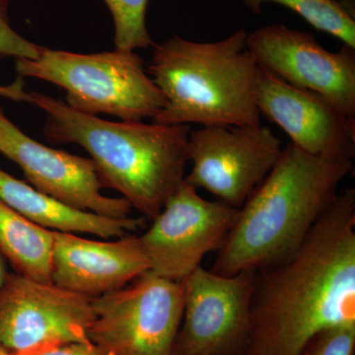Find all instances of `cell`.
<instances>
[{
    "mask_svg": "<svg viewBox=\"0 0 355 355\" xmlns=\"http://www.w3.org/2000/svg\"><path fill=\"white\" fill-rule=\"evenodd\" d=\"M355 328V190L340 193L297 249L256 272L245 355H300L320 331Z\"/></svg>",
    "mask_w": 355,
    "mask_h": 355,
    "instance_id": "obj_1",
    "label": "cell"
},
{
    "mask_svg": "<svg viewBox=\"0 0 355 355\" xmlns=\"http://www.w3.org/2000/svg\"><path fill=\"white\" fill-rule=\"evenodd\" d=\"M29 97L46 113V139L83 147L103 187L119 191L144 217L157 216L183 184L190 162V125L110 121L42 93L31 91Z\"/></svg>",
    "mask_w": 355,
    "mask_h": 355,
    "instance_id": "obj_2",
    "label": "cell"
},
{
    "mask_svg": "<svg viewBox=\"0 0 355 355\" xmlns=\"http://www.w3.org/2000/svg\"><path fill=\"white\" fill-rule=\"evenodd\" d=\"M352 168V159L312 155L289 144L239 209L209 270L230 277L286 258L338 197Z\"/></svg>",
    "mask_w": 355,
    "mask_h": 355,
    "instance_id": "obj_3",
    "label": "cell"
},
{
    "mask_svg": "<svg viewBox=\"0 0 355 355\" xmlns=\"http://www.w3.org/2000/svg\"><path fill=\"white\" fill-rule=\"evenodd\" d=\"M247 36L239 29L212 43L174 36L155 44L147 73L166 104L154 123L260 125L254 94L258 64L248 50Z\"/></svg>",
    "mask_w": 355,
    "mask_h": 355,
    "instance_id": "obj_4",
    "label": "cell"
},
{
    "mask_svg": "<svg viewBox=\"0 0 355 355\" xmlns=\"http://www.w3.org/2000/svg\"><path fill=\"white\" fill-rule=\"evenodd\" d=\"M20 77L42 79L64 89L65 103L81 113L107 114L123 121L155 119L164 95L135 51L76 53L43 48L37 60L17 58Z\"/></svg>",
    "mask_w": 355,
    "mask_h": 355,
    "instance_id": "obj_5",
    "label": "cell"
},
{
    "mask_svg": "<svg viewBox=\"0 0 355 355\" xmlns=\"http://www.w3.org/2000/svg\"><path fill=\"white\" fill-rule=\"evenodd\" d=\"M184 284L151 272L132 286L92 298L90 342L114 355H175Z\"/></svg>",
    "mask_w": 355,
    "mask_h": 355,
    "instance_id": "obj_6",
    "label": "cell"
},
{
    "mask_svg": "<svg viewBox=\"0 0 355 355\" xmlns=\"http://www.w3.org/2000/svg\"><path fill=\"white\" fill-rule=\"evenodd\" d=\"M92 297L8 273L0 291V347L17 354L90 342Z\"/></svg>",
    "mask_w": 355,
    "mask_h": 355,
    "instance_id": "obj_7",
    "label": "cell"
},
{
    "mask_svg": "<svg viewBox=\"0 0 355 355\" xmlns=\"http://www.w3.org/2000/svg\"><path fill=\"white\" fill-rule=\"evenodd\" d=\"M282 153L279 137L261 125L202 127L189 137L191 170L184 181L240 209Z\"/></svg>",
    "mask_w": 355,
    "mask_h": 355,
    "instance_id": "obj_8",
    "label": "cell"
},
{
    "mask_svg": "<svg viewBox=\"0 0 355 355\" xmlns=\"http://www.w3.org/2000/svg\"><path fill=\"white\" fill-rule=\"evenodd\" d=\"M257 270L216 275L198 266L183 280L175 355H245Z\"/></svg>",
    "mask_w": 355,
    "mask_h": 355,
    "instance_id": "obj_9",
    "label": "cell"
},
{
    "mask_svg": "<svg viewBox=\"0 0 355 355\" xmlns=\"http://www.w3.org/2000/svg\"><path fill=\"white\" fill-rule=\"evenodd\" d=\"M239 209L200 197L186 181L170 197L151 227L139 236L151 272L182 282L207 254L218 252Z\"/></svg>",
    "mask_w": 355,
    "mask_h": 355,
    "instance_id": "obj_10",
    "label": "cell"
},
{
    "mask_svg": "<svg viewBox=\"0 0 355 355\" xmlns=\"http://www.w3.org/2000/svg\"><path fill=\"white\" fill-rule=\"evenodd\" d=\"M247 48L258 67L294 87L323 96L355 123V49L331 53L314 35L282 24L248 33Z\"/></svg>",
    "mask_w": 355,
    "mask_h": 355,
    "instance_id": "obj_11",
    "label": "cell"
},
{
    "mask_svg": "<svg viewBox=\"0 0 355 355\" xmlns=\"http://www.w3.org/2000/svg\"><path fill=\"white\" fill-rule=\"evenodd\" d=\"M0 153L19 166L36 190L74 209L127 218L132 207L123 198L103 195L94 161L40 144L14 125L0 109Z\"/></svg>",
    "mask_w": 355,
    "mask_h": 355,
    "instance_id": "obj_12",
    "label": "cell"
},
{
    "mask_svg": "<svg viewBox=\"0 0 355 355\" xmlns=\"http://www.w3.org/2000/svg\"><path fill=\"white\" fill-rule=\"evenodd\" d=\"M254 102L291 144L312 155L354 159L355 123L323 96L294 87L258 67Z\"/></svg>",
    "mask_w": 355,
    "mask_h": 355,
    "instance_id": "obj_13",
    "label": "cell"
},
{
    "mask_svg": "<svg viewBox=\"0 0 355 355\" xmlns=\"http://www.w3.org/2000/svg\"><path fill=\"white\" fill-rule=\"evenodd\" d=\"M51 282L88 297L123 288L150 270L139 236L96 241L74 233L53 231Z\"/></svg>",
    "mask_w": 355,
    "mask_h": 355,
    "instance_id": "obj_14",
    "label": "cell"
},
{
    "mask_svg": "<svg viewBox=\"0 0 355 355\" xmlns=\"http://www.w3.org/2000/svg\"><path fill=\"white\" fill-rule=\"evenodd\" d=\"M0 200L28 220L49 230L85 233L110 239L144 227L146 217L112 218L74 209L0 169Z\"/></svg>",
    "mask_w": 355,
    "mask_h": 355,
    "instance_id": "obj_15",
    "label": "cell"
},
{
    "mask_svg": "<svg viewBox=\"0 0 355 355\" xmlns=\"http://www.w3.org/2000/svg\"><path fill=\"white\" fill-rule=\"evenodd\" d=\"M53 231L21 216L0 200V252L15 272L23 277L51 282Z\"/></svg>",
    "mask_w": 355,
    "mask_h": 355,
    "instance_id": "obj_16",
    "label": "cell"
},
{
    "mask_svg": "<svg viewBox=\"0 0 355 355\" xmlns=\"http://www.w3.org/2000/svg\"><path fill=\"white\" fill-rule=\"evenodd\" d=\"M280 4L291 9L317 29L355 49V19L336 0H244L248 8L261 13L263 3Z\"/></svg>",
    "mask_w": 355,
    "mask_h": 355,
    "instance_id": "obj_17",
    "label": "cell"
},
{
    "mask_svg": "<svg viewBox=\"0 0 355 355\" xmlns=\"http://www.w3.org/2000/svg\"><path fill=\"white\" fill-rule=\"evenodd\" d=\"M108 7L114 25L116 50L135 51L153 46L146 26L149 0H103Z\"/></svg>",
    "mask_w": 355,
    "mask_h": 355,
    "instance_id": "obj_18",
    "label": "cell"
},
{
    "mask_svg": "<svg viewBox=\"0 0 355 355\" xmlns=\"http://www.w3.org/2000/svg\"><path fill=\"white\" fill-rule=\"evenodd\" d=\"M355 328L320 331L306 343L300 355H354Z\"/></svg>",
    "mask_w": 355,
    "mask_h": 355,
    "instance_id": "obj_19",
    "label": "cell"
},
{
    "mask_svg": "<svg viewBox=\"0 0 355 355\" xmlns=\"http://www.w3.org/2000/svg\"><path fill=\"white\" fill-rule=\"evenodd\" d=\"M8 0H0V53L3 57L37 60L44 46L28 41L11 26Z\"/></svg>",
    "mask_w": 355,
    "mask_h": 355,
    "instance_id": "obj_20",
    "label": "cell"
},
{
    "mask_svg": "<svg viewBox=\"0 0 355 355\" xmlns=\"http://www.w3.org/2000/svg\"><path fill=\"white\" fill-rule=\"evenodd\" d=\"M9 355H114L92 342L71 343L48 349Z\"/></svg>",
    "mask_w": 355,
    "mask_h": 355,
    "instance_id": "obj_21",
    "label": "cell"
},
{
    "mask_svg": "<svg viewBox=\"0 0 355 355\" xmlns=\"http://www.w3.org/2000/svg\"><path fill=\"white\" fill-rule=\"evenodd\" d=\"M2 58L4 57L0 53V60ZM24 85L22 77L16 79L13 83L9 84V85L0 84V97L7 98V99L13 100L15 102L29 103V92H26Z\"/></svg>",
    "mask_w": 355,
    "mask_h": 355,
    "instance_id": "obj_22",
    "label": "cell"
},
{
    "mask_svg": "<svg viewBox=\"0 0 355 355\" xmlns=\"http://www.w3.org/2000/svg\"><path fill=\"white\" fill-rule=\"evenodd\" d=\"M8 273L9 272H7L6 258H4L3 254L0 252V291H1L4 282H6Z\"/></svg>",
    "mask_w": 355,
    "mask_h": 355,
    "instance_id": "obj_23",
    "label": "cell"
},
{
    "mask_svg": "<svg viewBox=\"0 0 355 355\" xmlns=\"http://www.w3.org/2000/svg\"><path fill=\"white\" fill-rule=\"evenodd\" d=\"M336 1L355 19V0H336Z\"/></svg>",
    "mask_w": 355,
    "mask_h": 355,
    "instance_id": "obj_24",
    "label": "cell"
},
{
    "mask_svg": "<svg viewBox=\"0 0 355 355\" xmlns=\"http://www.w3.org/2000/svg\"><path fill=\"white\" fill-rule=\"evenodd\" d=\"M0 355H9V352L4 349L3 347H0Z\"/></svg>",
    "mask_w": 355,
    "mask_h": 355,
    "instance_id": "obj_25",
    "label": "cell"
}]
</instances>
